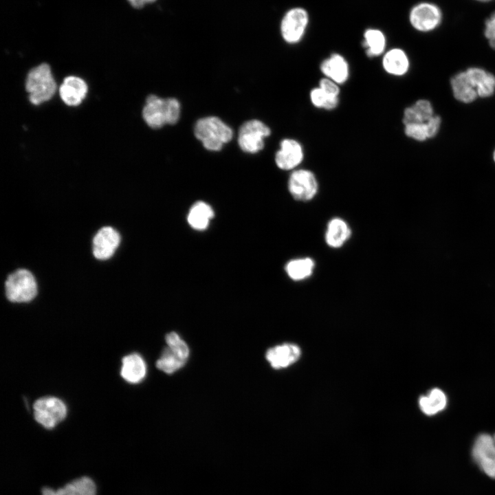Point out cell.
<instances>
[{
    "label": "cell",
    "mask_w": 495,
    "mask_h": 495,
    "mask_svg": "<svg viewBox=\"0 0 495 495\" xmlns=\"http://www.w3.org/2000/svg\"><path fill=\"white\" fill-rule=\"evenodd\" d=\"M180 103L176 98H162L150 95L142 111L145 122L152 129H160L165 124H175L180 117Z\"/></svg>",
    "instance_id": "6da1fadb"
},
{
    "label": "cell",
    "mask_w": 495,
    "mask_h": 495,
    "mask_svg": "<svg viewBox=\"0 0 495 495\" xmlns=\"http://www.w3.org/2000/svg\"><path fill=\"white\" fill-rule=\"evenodd\" d=\"M288 190L295 199L307 201L317 194L318 182L312 171L308 169H297L290 174Z\"/></svg>",
    "instance_id": "8fae6325"
},
{
    "label": "cell",
    "mask_w": 495,
    "mask_h": 495,
    "mask_svg": "<svg viewBox=\"0 0 495 495\" xmlns=\"http://www.w3.org/2000/svg\"><path fill=\"white\" fill-rule=\"evenodd\" d=\"M120 243L119 233L113 228L106 226L98 231L93 240V254L100 260L109 258Z\"/></svg>",
    "instance_id": "4fadbf2b"
},
{
    "label": "cell",
    "mask_w": 495,
    "mask_h": 495,
    "mask_svg": "<svg viewBox=\"0 0 495 495\" xmlns=\"http://www.w3.org/2000/svg\"><path fill=\"white\" fill-rule=\"evenodd\" d=\"M120 374L129 383L137 384L141 382L146 373V366L142 358L137 353H132L123 358Z\"/></svg>",
    "instance_id": "d6986e66"
},
{
    "label": "cell",
    "mask_w": 495,
    "mask_h": 495,
    "mask_svg": "<svg viewBox=\"0 0 495 495\" xmlns=\"http://www.w3.org/2000/svg\"><path fill=\"white\" fill-rule=\"evenodd\" d=\"M33 408L36 421L47 429L54 428L67 414L65 404L55 397H41L34 402Z\"/></svg>",
    "instance_id": "ba28073f"
},
{
    "label": "cell",
    "mask_w": 495,
    "mask_h": 495,
    "mask_svg": "<svg viewBox=\"0 0 495 495\" xmlns=\"http://www.w3.org/2000/svg\"><path fill=\"white\" fill-rule=\"evenodd\" d=\"M87 89V85L82 78L71 76L64 79L59 88V94L66 104L77 106L85 98Z\"/></svg>",
    "instance_id": "2e32d148"
},
{
    "label": "cell",
    "mask_w": 495,
    "mask_h": 495,
    "mask_svg": "<svg viewBox=\"0 0 495 495\" xmlns=\"http://www.w3.org/2000/svg\"><path fill=\"white\" fill-rule=\"evenodd\" d=\"M382 67L384 71L390 75L402 76L409 69L408 56L402 49L393 48L384 53L382 58Z\"/></svg>",
    "instance_id": "ac0fdd59"
},
{
    "label": "cell",
    "mask_w": 495,
    "mask_h": 495,
    "mask_svg": "<svg viewBox=\"0 0 495 495\" xmlns=\"http://www.w3.org/2000/svg\"><path fill=\"white\" fill-rule=\"evenodd\" d=\"M270 134V129L263 122L258 120L246 121L239 131V146L245 153H258L263 148L264 140Z\"/></svg>",
    "instance_id": "52a82bcc"
},
{
    "label": "cell",
    "mask_w": 495,
    "mask_h": 495,
    "mask_svg": "<svg viewBox=\"0 0 495 495\" xmlns=\"http://www.w3.org/2000/svg\"><path fill=\"white\" fill-rule=\"evenodd\" d=\"M418 404L424 414L433 416L446 408L448 397L441 389L433 388L427 394L419 397Z\"/></svg>",
    "instance_id": "603a6c76"
},
{
    "label": "cell",
    "mask_w": 495,
    "mask_h": 495,
    "mask_svg": "<svg viewBox=\"0 0 495 495\" xmlns=\"http://www.w3.org/2000/svg\"><path fill=\"white\" fill-rule=\"evenodd\" d=\"M155 0H128L131 5L135 8H141L145 4L153 2Z\"/></svg>",
    "instance_id": "1f68e13d"
},
{
    "label": "cell",
    "mask_w": 495,
    "mask_h": 495,
    "mask_svg": "<svg viewBox=\"0 0 495 495\" xmlns=\"http://www.w3.org/2000/svg\"><path fill=\"white\" fill-rule=\"evenodd\" d=\"M494 440H495V434H494Z\"/></svg>",
    "instance_id": "e575fe53"
},
{
    "label": "cell",
    "mask_w": 495,
    "mask_h": 495,
    "mask_svg": "<svg viewBox=\"0 0 495 495\" xmlns=\"http://www.w3.org/2000/svg\"><path fill=\"white\" fill-rule=\"evenodd\" d=\"M454 97L463 103H470L476 99V90L466 71L455 74L450 80Z\"/></svg>",
    "instance_id": "ffe728a7"
},
{
    "label": "cell",
    "mask_w": 495,
    "mask_h": 495,
    "mask_svg": "<svg viewBox=\"0 0 495 495\" xmlns=\"http://www.w3.org/2000/svg\"><path fill=\"white\" fill-rule=\"evenodd\" d=\"M443 12L440 7L432 2L423 1L415 5L409 12L412 27L420 32L435 30L441 24Z\"/></svg>",
    "instance_id": "8992f818"
},
{
    "label": "cell",
    "mask_w": 495,
    "mask_h": 495,
    "mask_svg": "<svg viewBox=\"0 0 495 495\" xmlns=\"http://www.w3.org/2000/svg\"><path fill=\"white\" fill-rule=\"evenodd\" d=\"M309 23V14L300 7L288 10L280 23V33L285 42L296 44L302 38Z\"/></svg>",
    "instance_id": "30bf717a"
},
{
    "label": "cell",
    "mask_w": 495,
    "mask_h": 495,
    "mask_svg": "<svg viewBox=\"0 0 495 495\" xmlns=\"http://www.w3.org/2000/svg\"><path fill=\"white\" fill-rule=\"evenodd\" d=\"M167 347L163 351L156 362L157 368L167 374H171L181 368L189 355L187 344L175 332H170L165 337Z\"/></svg>",
    "instance_id": "277c9868"
},
{
    "label": "cell",
    "mask_w": 495,
    "mask_h": 495,
    "mask_svg": "<svg viewBox=\"0 0 495 495\" xmlns=\"http://www.w3.org/2000/svg\"><path fill=\"white\" fill-rule=\"evenodd\" d=\"M484 35L490 47L495 50V10L485 21Z\"/></svg>",
    "instance_id": "f546056e"
},
{
    "label": "cell",
    "mask_w": 495,
    "mask_h": 495,
    "mask_svg": "<svg viewBox=\"0 0 495 495\" xmlns=\"http://www.w3.org/2000/svg\"><path fill=\"white\" fill-rule=\"evenodd\" d=\"M6 294L10 301L25 302L32 300L37 294V284L33 274L19 269L10 274L5 284Z\"/></svg>",
    "instance_id": "5b68a950"
},
{
    "label": "cell",
    "mask_w": 495,
    "mask_h": 495,
    "mask_svg": "<svg viewBox=\"0 0 495 495\" xmlns=\"http://www.w3.org/2000/svg\"><path fill=\"white\" fill-rule=\"evenodd\" d=\"M434 116V109L430 102L426 99H420L404 109L402 121L404 125L424 123Z\"/></svg>",
    "instance_id": "cb8c5ba5"
},
{
    "label": "cell",
    "mask_w": 495,
    "mask_h": 495,
    "mask_svg": "<svg viewBox=\"0 0 495 495\" xmlns=\"http://www.w3.org/2000/svg\"><path fill=\"white\" fill-rule=\"evenodd\" d=\"M318 87L329 96L339 97L340 93L339 85L331 79L326 77L321 78Z\"/></svg>",
    "instance_id": "4dcf8cb0"
},
{
    "label": "cell",
    "mask_w": 495,
    "mask_h": 495,
    "mask_svg": "<svg viewBox=\"0 0 495 495\" xmlns=\"http://www.w3.org/2000/svg\"><path fill=\"white\" fill-rule=\"evenodd\" d=\"M472 82L478 97L487 98L495 91V76L486 70L472 67L465 70Z\"/></svg>",
    "instance_id": "7402d4cb"
},
{
    "label": "cell",
    "mask_w": 495,
    "mask_h": 495,
    "mask_svg": "<svg viewBox=\"0 0 495 495\" xmlns=\"http://www.w3.org/2000/svg\"><path fill=\"white\" fill-rule=\"evenodd\" d=\"M475 1H478V2L485 3V2L492 1H493V0H475Z\"/></svg>",
    "instance_id": "d6a6232c"
},
{
    "label": "cell",
    "mask_w": 495,
    "mask_h": 495,
    "mask_svg": "<svg viewBox=\"0 0 495 495\" xmlns=\"http://www.w3.org/2000/svg\"><path fill=\"white\" fill-rule=\"evenodd\" d=\"M194 133L204 148L211 151H220L233 136L231 128L215 116L199 119L195 125Z\"/></svg>",
    "instance_id": "7a4b0ae2"
},
{
    "label": "cell",
    "mask_w": 495,
    "mask_h": 495,
    "mask_svg": "<svg viewBox=\"0 0 495 495\" xmlns=\"http://www.w3.org/2000/svg\"><path fill=\"white\" fill-rule=\"evenodd\" d=\"M320 69L324 77L337 84L345 83L349 77V65L344 57L339 54H332L324 59L320 65Z\"/></svg>",
    "instance_id": "9a60e30c"
},
{
    "label": "cell",
    "mask_w": 495,
    "mask_h": 495,
    "mask_svg": "<svg viewBox=\"0 0 495 495\" xmlns=\"http://www.w3.org/2000/svg\"><path fill=\"white\" fill-rule=\"evenodd\" d=\"M386 45V38L381 30L369 28L364 32L363 46L368 56H380L384 52Z\"/></svg>",
    "instance_id": "4316f807"
},
{
    "label": "cell",
    "mask_w": 495,
    "mask_h": 495,
    "mask_svg": "<svg viewBox=\"0 0 495 495\" xmlns=\"http://www.w3.org/2000/svg\"><path fill=\"white\" fill-rule=\"evenodd\" d=\"M474 463L488 477L495 478V440L487 433H481L475 439L472 448Z\"/></svg>",
    "instance_id": "9c48e42d"
},
{
    "label": "cell",
    "mask_w": 495,
    "mask_h": 495,
    "mask_svg": "<svg viewBox=\"0 0 495 495\" xmlns=\"http://www.w3.org/2000/svg\"><path fill=\"white\" fill-rule=\"evenodd\" d=\"M309 98L315 107L325 110H333L337 107L339 103V97L329 96L319 87L311 90Z\"/></svg>",
    "instance_id": "f1b7e54d"
},
{
    "label": "cell",
    "mask_w": 495,
    "mask_h": 495,
    "mask_svg": "<svg viewBox=\"0 0 495 495\" xmlns=\"http://www.w3.org/2000/svg\"><path fill=\"white\" fill-rule=\"evenodd\" d=\"M96 486L88 476H82L54 490L50 487L42 490V495H96Z\"/></svg>",
    "instance_id": "e0dca14e"
},
{
    "label": "cell",
    "mask_w": 495,
    "mask_h": 495,
    "mask_svg": "<svg viewBox=\"0 0 495 495\" xmlns=\"http://www.w3.org/2000/svg\"><path fill=\"white\" fill-rule=\"evenodd\" d=\"M441 118L435 115L424 123H412L404 125L406 135L416 141L423 142L434 138L439 132Z\"/></svg>",
    "instance_id": "44dd1931"
},
{
    "label": "cell",
    "mask_w": 495,
    "mask_h": 495,
    "mask_svg": "<svg viewBox=\"0 0 495 495\" xmlns=\"http://www.w3.org/2000/svg\"><path fill=\"white\" fill-rule=\"evenodd\" d=\"M351 233V229L346 221L340 218L332 219L327 225L326 243L331 248H340L350 237Z\"/></svg>",
    "instance_id": "d4e9b609"
},
{
    "label": "cell",
    "mask_w": 495,
    "mask_h": 495,
    "mask_svg": "<svg viewBox=\"0 0 495 495\" xmlns=\"http://www.w3.org/2000/svg\"><path fill=\"white\" fill-rule=\"evenodd\" d=\"M304 155L303 147L298 141L285 138L280 143V148L275 155V162L281 170H293L302 163Z\"/></svg>",
    "instance_id": "7c38bea8"
},
{
    "label": "cell",
    "mask_w": 495,
    "mask_h": 495,
    "mask_svg": "<svg viewBox=\"0 0 495 495\" xmlns=\"http://www.w3.org/2000/svg\"><path fill=\"white\" fill-rule=\"evenodd\" d=\"M214 217L212 208L204 201H197L189 210L187 220L189 225L197 230H205Z\"/></svg>",
    "instance_id": "484cf974"
},
{
    "label": "cell",
    "mask_w": 495,
    "mask_h": 495,
    "mask_svg": "<svg viewBox=\"0 0 495 495\" xmlns=\"http://www.w3.org/2000/svg\"><path fill=\"white\" fill-rule=\"evenodd\" d=\"M493 160H494V161L495 162V149H494V153H493Z\"/></svg>",
    "instance_id": "836d02e7"
},
{
    "label": "cell",
    "mask_w": 495,
    "mask_h": 495,
    "mask_svg": "<svg viewBox=\"0 0 495 495\" xmlns=\"http://www.w3.org/2000/svg\"><path fill=\"white\" fill-rule=\"evenodd\" d=\"M301 355L298 346L285 343L269 349L265 357L271 366L276 369L287 368L298 361Z\"/></svg>",
    "instance_id": "5bb4252c"
},
{
    "label": "cell",
    "mask_w": 495,
    "mask_h": 495,
    "mask_svg": "<svg viewBox=\"0 0 495 495\" xmlns=\"http://www.w3.org/2000/svg\"><path fill=\"white\" fill-rule=\"evenodd\" d=\"M314 265V261L310 258H297L287 263L285 270L292 280H301L311 275Z\"/></svg>",
    "instance_id": "83f0119b"
},
{
    "label": "cell",
    "mask_w": 495,
    "mask_h": 495,
    "mask_svg": "<svg viewBox=\"0 0 495 495\" xmlns=\"http://www.w3.org/2000/svg\"><path fill=\"white\" fill-rule=\"evenodd\" d=\"M25 89L33 104L50 100L56 92V83L50 65L42 63L32 68L27 76Z\"/></svg>",
    "instance_id": "3957f363"
}]
</instances>
